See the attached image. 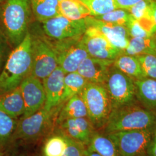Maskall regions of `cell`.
<instances>
[{
	"label": "cell",
	"instance_id": "15",
	"mask_svg": "<svg viewBox=\"0 0 156 156\" xmlns=\"http://www.w3.org/2000/svg\"><path fill=\"white\" fill-rule=\"evenodd\" d=\"M113 62L114 60L88 56L80 64L76 72L88 82L104 84Z\"/></svg>",
	"mask_w": 156,
	"mask_h": 156
},
{
	"label": "cell",
	"instance_id": "7",
	"mask_svg": "<svg viewBox=\"0 0 156 156\" xmlns=\"http://www.w3.org/2000/svg\"><path fill=\"white\" fill-rule=\"evenodd\" d=\"M156 128L119 131L106 134L121 156H143L154 137Z\"/></svg>",
	"mask_w": 156,
	"mask_h": 156
},
{
	"label": "cell",
	"instance_id": "42",
	"mask_svg": "<svg viewBox=\"0 0 156 156\" xmlns=\"http://www.w3.org/2000/svg\"><path fill=\"white\" fill-rule=\"evenodd\" d=\"M154 38H155V39H156V35H154Z\"/></svg>",
	"mask_w": 156,
	"mask_h": 156
},
{
	"label": "cell",
	"instance_id": "24",
	"mask_svg": "<svg viewBox=\"0 0 156 156\" xmlns=\"http://www.w3.org/2000/svg\"><path fill=\"white\" fill-rule=\"evenodd\" d=\"M59 13L73 20H78L90 16L87 6L79 0H62L59 1Z\"/></svg>",
	"mask_w": 156,
	"mask_h": 156
},
{
	"label": "cell",
	"instance_id": "37",
	"mask_svg": "<svg viewBox=\"0 0 156 156\" xmlns=\"http://www.w3.org/2000/svg\"><path fill=\"white\" fill-rule=\"evenodd\" d=\"M146 154L148 156H156V140L153 138L147 147Z\"/></svg>",
	"mask_w": 156,
	"mask_h": 156
},
{
	"label": "cell",
	"instance_id": "10",
	"mask_svg": "<svg viewBox=\"0 0 156 156\" xmlns=\"http://www.w3.org/2000/svg\"><path fill=\"white\" fill-rule=\"evenodd\" d=\"M42 23L46 35L56 41L81 38L88 27L85 19L73 20L61 15Z\"/></svg>",
	"mask_w": 156,
	"mask_h": 156
},
{
	"label": "cell",
	"instance_id": "5",
	"mask_svg": "<svg viewBox=\"0 0 156 156\" xmlns=\"http://www.w3.org/2000/svg\"><path fill=\"white\" fill-rule=\"evenodd\" d=\"M64 104H62L50 111L43 107L33 115L18 121L16 130L12 140H21L25 141L33 140L46 133L51 126L56 124L58 113Z\"/></svg>",
	"mask_w": 156,
	"mask_h": 156
},
{
	"label": "cell",
	"instance_id": "43",
	"mask_svg": "<svg viewBox=\"0 0 156 156\" xmlns=\"http://www.w3.org/2000/svg\"><path fill=\"white\" fill-rule=\"evenodd\" d=\"M147 156V154H145V155H144V156Z\"/></svg>",
	"mask_w": 156,
	"mask_h": 156
},
{
	"label": "cell",
	"instance_id": "46",
	"mask_svg": "<svg viewBox=\"0 0 156 156\" xmlns=\"http://www.w3.org/2000/svg\"></svg>",
	"mask_w": 156,
	"mask_h": 156
},
{
	"label": "cell",
	"instance_id": "3",
	"mask_svg": "<svg viewBox=\"0 0 156 156\" xmlns=\"http://www.w3.org/2000/svg\"><path fill=\"white\" fill-rule=\"evenodd\" d=\"M156 128V113L138 102L112 109L103 130L106 134L119 131Z\"/></svg>",
	"mask_w": 156,
	"mask_h": 156
},
{
	"label": "cell",
	"instance_id": "28",
	"mask_svg": "<svg viewBox=\"0 0 156 156\" xmlns=\"http://www.w3.org/2000/svg\"><path fill=\"white\" fill-rule=\"evenodd\" d=\"M89 9L90 16L104 15L117 9L115 0H80Z\"/></svg>",
	"mask_w": 156,
	"mask_h": 156
},
{
	"label": "cell",
	"instance_id": "34",
	"mask_svg": "<svg viewBox=\"0 0 156 156\" xmlns=\"http://www.w3.org/2000/svg\"><path fill=\"white\" fill-rule=\"evenodd\" d=\"M11 46L0 28V73L11 52Z\"/></svg>",
	"mask_w": 156,
	"mask_h": 156
},
{
	"label": "cell",
	"instance_id": "2",
	"mask_svg": "<svg viewBox=\"0 0 156 156\" xmlns=\"http://www.w3.org/2000/svg\"><path fill=\"white\" fill-rule=\"evenodd\" d=\"M31 66V36L28 32L22 42L12 50L0 73V94L19 87L30 74Z\"/></svg>",
	"mask_w": 156,
	"mask_h": 156
},
{
	"label": "cell",
	"instance_id": "25",
	"mask_svg": "<svg viewBox=\"0 0 156 156\" xmlns=\"http://www.w3.org/2000/svg\"><path fill=\"white\" fill-rule=\"evenodd\" d=\"M87 83L88 82L77 72L67 73L64 78L62 104L66 102L73 96L79 94Z\"/></svg>",
	"mask_w": 156,
	"mask_h": 156
},
{
	"label": "cell",
	"instance_id": "4",
	"mask_svg": "<svg viewBox=\"0 0 156 156\" xmlns=\"http://www.w3.org/2000/svg\"><path fill=\"white\" fill-rule=\"evenodd\" d=\"M79 94L83 100L88 119L95 129H103L112 111L111 102L105 85L88 82Z\"/></svg>",
	"mask_w": 156,
	"mask_h": 156
},
{
	"label": "cell",
	"instance_id": "31",
	"mask_svg": "<svg viewBox=\"0 0 156 156\" xmlns=\"http://www.w3.org/2000/svg\"><path fill=\"white\" fill-rule=\"evenodd\" d=\"M136 56L141 65L145 78L156 79V56L142 55Z\"/></svg>",
	"mask_w": 156,
	"mask_h": 156
},
{
	"label": "cell",
	"instance_id": "45",
	"mask_svg": "<svg viewBox=\"0 0 156 156\" xmlns=\"http://www.w3.org/2000/svg\"><path fill=\"white\" fill-rule=\"evenodd\" d=\"M2 156V154H1V153H0V156Z\"/></svg>",
	"mask_w": 156,
	"mask_h": 156
},
{
	"label": "cell",
	"instance_id": "38",
	"mask_svg": "<svg viewBox=\"0 0 156 156\" xmlns=\"http://www.w3.org/2000/svg\"><path fill=\"white\" fill-rule=\"evenodd\" d=\"M86 156H101L98 154V153H95L93 151H91L87 147L86 149Z\"/></svg>",
	"mask_w": 156,
	"mask_h": 156
},
{
	"label": "cell",
	"instance_id": "22",
	"mask_svg": "<svg viewBox=\"0 0 156 156\" xmlns=\"http://www.w3.org/2000/svg\"><path fill=\"white\" fill-rule=\"evenodd\" d=\"M122 53L131 56H156V39L154 36L147 38H131L127 47Z\"/></svg>",
	"mask_w": 156,
	"mask_h": 156
},
{
	"label": "cell",
	"instance_id": "14",
	"mask_svg": "<svg viewBox=\"0 0 156 156\" xmlns=\"http://www.w3.org/2000/svg\"><path fill=\"white\" fill-rule=\"evenodd\" d=\"M58 133L80 142L86 147L94 134V126L87 117L66 120L57 124Z\"/></svg>",
	"mask_w": 156,
	"mask_h": 156
},
{
	"label": "cell",
	"instance_id": "1",
	"mask_svg": "<svg viewBox=\"0 0 156 156\" xmlns=\"http://www.w3.org/2000/svg\"><path fill=\"white\" fill-rule=\"evenodd\" d=\"M32 15L31 0H5L0 6V28L12 49L27 35Z\"/></svg>",
	"mask_w": 156,
	"mask_h": 156
},
{
	"label": "cell",
	"instance_id": "41",
	"mask_svg": "<svg viewBox=\"0 0 156 156\" xmlns=\"http://www.w3.org/2000/svg\"><path fill=\"white\" fill-rule=\"evenodd\" d=\"M27 156L26 154H20L19 156Z\"/></svg>",
	"mask_w": 156,
	"mask_h": 156
},
{
	"label": "cell",
	"instance_id": "16",
	"mask_svg": "<svg viewBox=\"0 0 156 156\" xmlns=\"http://www.w3.org/2000/svg\"><path fill=\"white\" fill-rule=\"evenodd\" d=\"M66 75V73L62 68L58 67L49 76L42 80L46 95L44 108L46 110L50 111L62 104Z\"/></svg>",
	"mask_w": 156,
	"mask_h": 156
},
{
	"label": "cell",
	"instance_id": "35",
	"mask_svg": "<svg viewBox=\"0 0 156 156\" xmlns=\"http://www.w3.org/2000/svg\"><path fill=\"white\" fill-rule=\"evenodd\" d=\"M142 1L144 0H115V2L117 8L128 10L133 6Z\"/></svg>",
	"mask_w": 156,
	"mask_h": 156
},
{
	"label": "cell",
	"instance_id": "11",
	"mask_svg": "<svg viewBox=\"0 0 156 156\" xmlns=\"http://www.w3.org/2000/svg\"><path fill=\"white\" fill-rule=\"evenodd\" d=\"M81 41L89 56L94 58L115 60L123 53L112 45L100 31L93 27H87Z\"/></svg>",
	"mask_w": 156,
	"mask_h": 156
},
{
	"label": "cell",
	"instance_id": "12",
	"mask_svg": "<svg viewBox=\"0 0 156 156\" xmlns=\"http://www.w3.org/2000/svg\"><path fill=\"white\" fill-rule=\"evenodd\" d=\"M24 104V112L21 118L28 117L38 111L45 105L46 95L41 79L30 74L20 85Z\"/></svg>",
	"mask_w": 156,
	"mask_h": 156
},
{
	"label": "cell",
	"instance_id": "18",
	"mask_svg": "<svg viewBox=\"0 0 156 156\" xmlns=\"http://www.w3.org/2000/svg\"><path fill=\"white\" fill-rule=\"evenodd\" d=\"M0 111L17 119L24 112V104L20 87L0 94Z\"/></svg>",
	"mask_w": 156,
	"mask_h": 156
},
{
	"label": "cell",
	"instance_id": "9",
	"mask_svg": "<svg viewBox=\"0 0 156 156\" xmlns=\"http://www.w3.org/2000/svg\"><path fill=\"white\" fill-rule=\"evenodd\" d=\"M82 37L58 41L55 43L51 42L56 51L58 67L66 74L76 72L80 64L89 56L82 42Z\"/></svg>",
	"mask_w": 156,
	"mask_h": 156
},
{
	"label": "cell",
	"instance_id": "36",
	"mask_svg": "<svg viewBox=\"0 0 156 156\" xmlns=\"http://www.w3.org/2000/svg\"><path fill=\"white\" fill-rule=\"evenodd\" d=\"M151 12L153 22V27L152 29V35L156 34V0H153L151 4Z\"/></svg>",
	"mask_w": 156,
	"mask_h": 156
},
{
	"label": "cell",
	"instance_id": "6",
	"mask_svg": "<svg viewBox=\"0 0 156 156\" xmlns=\"http://www.w3.org/2000/svg\"><path fill=\"white\" fill-rule=\"evenodd\" d=\"M104 85L110 98L112 110L139 102L135 80L113 65Z\"/></svg>",
	"mask_w": 156,
	"mask_h": 156
},
{
	"label": "cell",
	"instance_id": "13",
	"mask_svg": "<svg viewBox=\"0 0 156 156\" xmlns=\"http://www.w3.org/2000/svg\"><path fill=\"white\" fill-rule=\"evenodd\" d=\"M87 27H93L102 34L113 46L124 51L131 39L126 26L104 22L93 16L85 18Z\"/></svg>",
	"mask_w": 156,
	"mask_h": 156
},
{
	"label": "cell",
	"instance_id": "33",
	"mask_svg": "<svg viewBox=\"0 0 156 156\" xmlns=\"http://www.w3.org/2000/svg\"><path fill=\"white\" fill-rule=\"evenodd\" d=\"M126 27L131 38H147L153 37L150 32L133 17H131Z\"/></svg>",
	"mask_w": 156,
	"mask_h": 156
},
{
	"label": "cell",
	"instance_id": "40",
	"mask_svg": "<svg viewBox=\"0 0 156 156\" xmlns=\"http://www.w3.org/2000/svg\"><path fill=\"white\" fill-rule=\"evenodd\" d=\"M153 138H154V140H156V130H155V131H154V137H153Z\"/></svg>",
	"mask_w": 156,
	"mask_h": 156
},
{
	"label": "cell",
	"instance_id": "29",
	"mask_svg": "<svg viewBox=\"0 0 156 156\" xmlns=\"http://www.w3.org/2000/svg\"><path fill=\"white\" fill-rule=\"evenodd\" d=\"M132 17L128 10L117 8L104 15L94 17L104 22L126 26Z\"/></svg>",
	"mask_w": 156,
	"mask_h": 156
},
{
	"label": "cell",
	"instance_id": "30",
	"mask_svg": "<svg viewBox=\"0 0 156 156\" xmlns=\"http://www.w3.org/2000/svg\"><path fill=\"white\" fill-rule=\"evenodd\" d=\"M151 2L152 1L149 0L140 1L130 8L128 11L131 16L137 20L150 19L153 21L151 12Z\"/></svg>",
	"mask_w": 156,
	"mask_h": 156
},
{
	"label": "cell",
	"instance_id": "19",
	"mask_svg": "<svg viewBox=\"0 0 156 156\" xmlns=\"http://www.w3.org/2000/svg\"><path fill=\"white\" fill-rule=\"evenodd\" d=\"M87 117V111L83 99L79 94L73 96L65 102L59 112L56 124L71 119Z\"/></svg>",
	"mask_w": 156,
	"mask_h": 156
},
{
	"label": "cell",
	"instance_id": "32",
	"mask_svg": "<svg viewBox=\"0 0 156 156\" xmlns=\"http://www.w3.org/2000/svg\"><path fill=\"white\" fill-rule=\"evenodd\" d=\"M63 135L66 140L67 146L62 156H86L87 147L85 145L67 136Z\"/></svg>",
	"mask_w": 156,
	"mask_h": 156
},
{
	"label": "cell",
	"instance_id": "23",
	"mask_svg": "<svg viewBox=\"0 0 156 156\" xmlns=\"http://www.w3.org/2000/svg\"><path fill=\"white\" fill-rule=\"evenodd\" d=\"M33 15L37 21L44 22L58 15V0H31Z\"/></svg>",
	"mask_w": 156,
	"mask_h": 156
},
{
	"label": "cell",
	"instance_id": "44",
	"mask_svg": "<svg viewBox=\"0 0 156 156\" xmlns=\"http://www.w3.org/2000/svg\"><path fill=\"white\" fill-rule=\"evenodd\" d=\"M62 0H58V1H61ZM79 1H80V0H79Z\"/></svg>",
	"mask_w": 156,
	"mask_h": 156
},
{
	"label": "cell",
	"instance_id": "27",
	"mask_svg": "<svg viewBox=\"0 0 156 156\" xmlns=\"http://www.w3.org/2000/svg\"><path fill=\"white\" fill-rule=\"evenodd\" d=\"M52 135L45 142L43 153L44 156H62L66 148L64 136L59 133Z\"/></svg>",
	"mask_w": 156,
	"mask_h": 156
},
{
	"label": "cell",
	"instance_id": "20",
	"mask_svg": "<svg viewBox=\"0 0 156 156\" xmlns=\"http://www.w3.org/2000/svg\"><path fill=\"white\" fill-rule=\"evenodd\" d=\"M113 66L135 80L145 78L136 56L122 53L114 60Z\"/></svg>",
	"mask_w": 156,
	"mask_h": 156
},
{
	"label": "cell",
	"instance_id": "39",
	"mask_svg": "<svg viewBox=\"0 0 156 156\" xmlns=\"http://www.w3.org/2000/svg\"><path fill=\"white\" fill-rule=\"evenodd\" d=\"M5 0H0V6L5 1Z\"/></svg>",
	"mask_w": 156,
	"mask_h": 156
},
{
	"label": "cell",
	"instance_id": "8",
	"mask_svg": "<svg viewBox=\"0 0 156 156\" xmlns=\"http://www.w3.org/2000/svg\"><path fill=\"white\" fill-rule=\"evenodd\" d=\"M31 36L32 66L30 74L43 80L58 67L51 42L45 37Z\"/></svg>",
	"mask_w": 156,
	"mask_h": 156
},
{
	"label": "cell",
	"instance_id": "17",
	"mask_svg": "<svg viewBox=\"0 0 156 156\" xmlns=\"http://www.w3.org/2000/svg\"><path fill=\"white\" fill-rule=\"evenodd\" d=\"M135 82L139 103L156 114V79L144 78Z\"/></svg>",
	"mask_w": 156,
	"mask_h": 156
},
{
	"label": "cell",
	"instance_id": "21",
	"mask_svg": "<svg viewBox=\"0 0 156 156\" xmlns=\"http://www.w3.org/2000/svg\"><path fill=\"white\" fill-rule=\"evenodd\" d=\"M101 156H121L114 143L105 134L95 130L87 147Z\"/></svg>",
	"mask_w": 156,
	"mask_h": 156
},
{
	"label": "cell",
	"instance_id": "26",
	"mask_svg": "<svg viewBox=\"0 0 156 156\" xmlns=\"http://www.w3.org/2000/svg\"><path fill=\"white\" fill-rule=\"evenodd\" d=\"M18 121L5 112L0 111V151L11 141L13 134L17 127Z\"/></svg>",
	"mask_w": 156,
	"mask_h": 156
}]
</instances>
